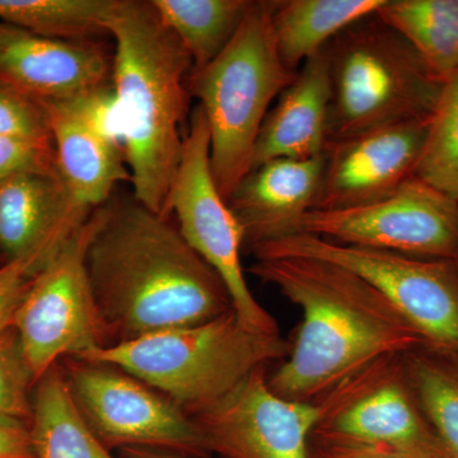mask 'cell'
I'll return each instance as SVG.
<instances>
[{
    "label": "cell",
    "instance_id": "obj_1",
    "mask_svg": "<svg viewBox=\"0 0 458 458\" xmlns=\"http://www.w3.org/2000/svg\"><path fill=\"white\" fill-rule=\"evenodd\" d=\"M171 218L135 199L104 205L86 262L107 346L205 324L233 310L221 276Z\"/></svg>",
    "mask_w": 458,
    "mask_h": 458
},
{
    "label": "cell",
    "instance_id": "obj_2",
    "mask_svg": "<svg viewBox=\"0 0 458 458\" xmlns=\"http://www.w3.org/2000/svg\"><path fill=\"white\" fill-rule=\"evenodd\" d=\"M249 271L302 311L288 357L267 377L286 400L315 403L373 361L429 346L387 298L337 265L262 259Z\"/></svg>",
    "mask_w": 458,
    "mask_h": 458
},
{
    "label": "cell",
    "instance_id": "obj_3",
    "mask_svg": "<svg viewBox=\"0 0 458 458\" xmlns=\"http://www.w3.org/2000/svg\"><path fill=\"white\" fill-rule=\"evenodd\" d=\"M113 89L134 199L170 218L168 203L182 155L191 57L152 2L114 0Z\"/></svg>",
    "mask_w": 458,
    "mask_h": 458
},
{
    "label": "cell",
    "instance_id": "obj_4",
    "mask_svg": "<svg viewBox=\"0 0 458 458\" xmlns=\"http://www.w3.org/2000/svg\"><path fill=\"white\" fill-rule=\"evenodd\" d=\"M274 0H255L225 49L191 69L190 96L199 99L210 131V170L225 201L251 171L255 144L269 107L297 72L286 68L273 32Z\"/></svg>",
    "mask_w": 458,
    "mask_h": 458
},
{
    "label": "cell",
    "instance_id": "obj_5",
    "mask_svg": "<svg viewBox=\"0 0 458 458\" xmlns=\"http://www.w3.org/2000/svg\"><path fill=\"white\" fill-rule=\"evenodd\" d=\"M289 352L291 343L250 330L231 310L205 324L105 346L78 358L119 367L194 417L255 369L285 360Z\"/></svg>",
    "mask_w": 458,
    "mask_h": 458
},
{
    "label": "cell",
    "instance_id": "obj_6",
    "mask_svg": "<svg viewBox=\"0 0 458 458\" xmlns=\"http://www.w3.org/2000/svg\"><path fill=\"white\" fill-rule=\"evenodd\" d=\"M324 51L331 83L328 143L429 119L443 83L376 13L344 30Z\"/></svg>",
    "mask_w": 458,
    "mask_h": 458
},
{
    "label": "cell",
    "instance_id": "obj_7",
    "mask_svg": "<svg viewBox=\"0 0 458 458\" xmlns=\"http://www.w3.org/2000/svg\"><path fill=\"white\" fill-rule=\"evenodd\" d=\"M255 260L307 258L349 270L387 298L429 346L458 352L456 262L343 245L311 234H286L249 247Z\"/></svg>",
    "mask_w": 458,
    "mask_h": 458
},
{
    "label": "cell",
    "instance_id": "obj_8",
    "mask_svg": "<svg viewBox=\"0 0 458 458\" xmlns=\"http://www.w3.org/2000/svg\"><path fill=\"white\" fill-rule=\"evenodd\" d=\"M104 205L74 229L36 274L14 315L12 327L35 384L65 358L107 346L86 262Z\"/></svg>",
    "mask_w": 458,
    "mask_h": 458
},
{
    "label": "cell",
    "instance_id": "obj_9",
    "mask_svg": "<svg viewBox=\"0 0 458 458\" xmlns=\"http://www.w3.org/2000/svg\"><path fill=\"white\" fill-rule=\"evenodd\" d=\"M209 158V125L198 105L190 117L168 213L190 247L221 276L241 322L255 333L280 335L278 322L247 284L241 264L242 228L214 182Z\"/></svg>",
    "mask_w": 458,
    "mask_h": 458
},
{
    "label": "cell",
    "instance_id": "obj_10",
    "mask_svg": "<svg viewBox=\"0 0 458 458\" xmlns=\"http://www.w3.org/2000/svg\"><path fill=\"white\" fill-rule=\"evenodd\" d=\"M59 366L81 417L108 450L164 448L209 458L192 418L137 377L73 357Z\"/></svg>",
    "mask_w": 458,
    "mask_h": 458
},
{
    "label": "cell",
    "instance_id": "obj_11",
    "mask_svg": "<svg viewBox=\"0 0 458 458\" xmlns=\"http://www.w3.org/2000/svg\"><path fill=\"white\" fill-rule=\"evenodd\" d=\"M293 233L456 262L458 201L412 176L390 197L375 203L349 209L309 210L283 236Z\"/></svg>",
    "mask_w": 458,
    "mask_h": 458
},
{
    "label": "cell",
    "instance_id": "obj_12",
    "mask_svg": "<svg viewBox=\"0 0 458 458\" xmlns=\"http://www.w3.org/2000/svg\"><path fill=\"white\" fill-rule=\"evenodd\" d=\"M328 411L271 390L267 367L255 369L222 400L194 415L208 454L222 458H309L310 437Z\"/></svg>",
    "mask_w": 458,
    "mask_h": 458
},
{
    "label": "cell",
    "instance_id": "obj_13",
    "mask_svg": "<svg viewBox=\"0 0 458 458\" xmlns=\"http://www.w3.org/2000/svg\"><path fill=\"white\" fill-rule=\"evenodd\" d=\"M325 396L328 411L312 433L400 454L443 445L412 394L403 355L373 361Z\"/></svg>",
    "mask_w": 458,
    "mask_h": 458
},
{
    "label": "cell",
    "instance_id": "obj_14",
    "mask_svg": "<svg viewBox=\"0 0 458 458\" xmlns=\"http://www.w3.org/2000/svg\"><path fill=\"white\" fill-rule=\"evenodd\" d=\"M428 122L394 123L330 141L313 209H349L394 194L414 176Z\"/></svg>",
    "mask_w": 458,
    "mask_h": 458
},
{
    "label": "cell",
    "instance_id": "obj_15",
    "mask_svg": "<svg viewBox=\"0 0 458 458\" xmlns=\"http://www.w3.org/2000/svg\"><path fill=\"white\" fill-rule=\"evenodd\" d=\"M110 86L113 62L98 42L53 40L0 22V89L40 104Z\"/></svg>",
    "mask_w": 458,
    "mask_h": 458
},
{
    "label": "cell",
    "instance_id": "obj_16",
    "mask_svg": "<svg viewBox=\"0 0 458 458\" xmlns=\"http://www.w3.org/2000/svg\"><path fill=\"white\" fill-rule=\"evenodd\" d=\"M93 210L81 207L60 171H29L0 183V250L49 262Z\"/></svg>",
    "mask_w": 458,
    "mask_h": 458
},
{
    "label": "cell",
    "instance_id": "obj_17",
    "mask_svg": "<svg viewBox=\"0 0 458 458\" xmlns=\"http://www.w3.org/2000/svg\"><path fill=\"white\" fill-rule=\"evenodd\" d=\"M324 165L325 155L279 158L249 172L227 201L242 228L245 246L283 236L292 223L315 208Z\"/></svg>",
    "mask_w": 458,
    "mask_h": 458
},
{
    "label": "cell",
    "instance_id": "obj_18",
    "mask_svg": "<svg viewBox=\"0 0 458 458\" xmlns=\"http://www.w3.org/2000/svg\"><path fill=\"white\" fill-rule=\"evenodd\" d=\"M55 148L57 167L72 197L95 210L110 200L122 181H131L123 148L87 119L77 98L40 102Z\"/></svg>",
    "mask_w": 458,
    "mask_h": 458
},
{
    "label": "cell",
    "instance_id": "obj_19",
    "mask_svg": "<svg viewBox=\"0 0 458 458\" xmlns=\"http://www.w3.org/2000/svg\"><path fill=\"white\" fill-rule=\"evenodd\" d=\"M330 72L325 51L298 69L262 123L251 171L273 159H310L325 155L328 144Z\"/></svg>",
    "mask_w": 458,
    "mask_h": 458
},
{
    "label": "cell",
    "instance_id": "obj_20",
    "mask_svg": "<svg viewBox=\"0 0 458 458\" xmlns=\"http://www.w3.org/2000/svg\"><path fill=\"white\" fill-rule=\"evenodd\" d=\"M385 0H276L273 32L286 68L297 72L352 23L375 14Z\"/></svg>",
    "mask_w": 458,
    "mask_h": 458
},
{
    "label": "cell",
    "instance_id": "obj_21",
    "mask_svg": "<svg viewBox=\"0 0 458 458\" xmlns=\"http://www.w3.org/2000/svg\"><path fill=\"white\" fill-rule=\"evenodd\" d=\"M30 428L36 458H117L81 417L59 364L35 385Z\"/></svg>",
    "mask_w": 458,
    "mask_h": 458
},
{
    "label": "cell",
    "instance_id": "obj_22",
    "mask_svg": "<svg viewBox=\"0 0 458 458\" xmlns=\"http://www.w3.org/2000/svg\"><path fill=\"white\" fill-rule=\"evenodd\" d=\"M377 16L414 47L437 80L458 71V0H385Z\"/></svg>",
    "mask_w": 458,
    "mask_h": 458
},
{
    "label": "cell",
    "instance_id": "obj_23",
    "mask_svg": "<svg viewBox=\"0 0 458 458\" xmlns=\"http://www.w3.org/2000/svg\"><path fill=\"white\" fill-rule=\"evenodd\" d=\"M157 13L191 57L192 69L212 63L242 25L252 0H152Z\"/></svg>",
    "mask_w": 458,
    "mask_h": 458
},
{
    "label": "cell",
    "instance_id": "obj_24",
    "mask_svg": "<svg viewBox=\"0 0 458 458\" xmlns=\"http://www.w3.org/2000/svg\"><path fill=\"white\" fill-rule=\"evenodd\" d=\"M403 364L428 424L458 457V352L420 346L403 354Z\"/></svg>",
    "mask_w": 458,
    "mask_h": 458
},
{
    "label": "cell",
    "instance_id": "obj_25",
    "mask_svg": "<svg viewBox=\"0 0 458 458\" xmlns=\"http://www.w3.org/2000/svg\"><path fill=\"white\" fill-rule=\"evenodd\" d=\"M114 0H0V22L71 42H96L108 33Z\"/></svg>",
    "mask_w": 458,
    "mask_h": 458
},
{
    "label": "cell",
    "instance_id": "obj_26",
    "mask_svg": "<svg viewBox=\"0 0 458 458\" xmlns=\"http://www.w3.org/2000/svg\"><path fill=\"white\" fill-rule=\"evenodd\" d=\"M414 177L458 201V71L442 84Z\"/></svg>",
    "mask_w": 458,
    "mask_h": 458
},
{
    "label": "cell",
    "instance_id": "obj_27",
    "mask_svg": "<svg viewBox=\"0 0 458 458\" xmlns=\"http://www.w3.org/2000/svg\"><path fill=\"white\" fill-rule=\"evenodd\" d=\"M35 379L27 367L14 327L0 331V417L32 418V388Z\"/></svg>",
    "mask_w": 458,
    "mask_h": 458
},
{
    "label": "cell",
    "instance_id": "obj_28",
    "mask_svg": "<svg viewBox=\"0 0 458 458\" xmlns=\"http://www.w3.org/2000/svg\"><path fill=\"white\" fill-rule=\"evenodd\" d=\"M0 137L53 141L40 105L4 89H0Z\"/></svg>",
    "mask_w": 458,
    "mask_h": 458
},
{
    "label": "cell",
    "instance_id": "obj_29",
    "mask_svg": "<svg viewBox=\"0 0 458 458\" xmlns=\"http://www.w3.org/2000/svg\"><path fill=\"white\" fill-rule=\"evenodd\" d=\"M57 170L53 141L0 137V183L23 172Z\"/></svg>",
    "mask_w": 458,
    "mask_h": 458
},
{
    "label": "cell",
    "instance_id": "obj_30",
    "mask_svg": "<svg viewBox=\"0 0 458 458\" xmlns=\"http://www.w3.org/2000/svg\"><path fill=\"white\" fill-rule=\"evenodd\" d=\"M47 264L40 259H13L0 265V331L12 327L32 279Z\"/></svg>",
    "mask_w": 458,
    "mask_h": 458
},
{
    "label": "cell",
    "instance_id": "obj_31",
    "mask_svg": "<svg viewBox=\"0 0 458 458\" xmlns=\"http://www.w3.org/2000/svg\"><path fill=\"white\" fill-rule=\"evenodd\" d=\"M309 458H403L396 452L328 438L312 433L309 442Z\"/></svg>",
    "mask_w": 458,
    "mask_h": 458
},
{
    "label": "cell",
    "instance_id": "obj_32",
    "mask_svg": "<svg viewBox=\"0 0 458 458\" xmlns=\"http://www.w3.org/2000/svg\"><path fill=\"white\" fill-rule=\"evenodd\" d=\"M0 458H36L30 423L0 417Z\"/></svg>",
    "mask_w": 458,
    "mask_h": 458
},
{
    "label": "cell",
    "instance_id": "obj_33",
    "mask_svg": "<svg viewBox=\"0 0 458 458\" xmlns=\"http://www.w3.org/2000/svg\"><path fill=\"white\" fill-rule=\"evenodd\" d=\"M119 454L120 458H207L152 447H126L120 450Z\"/></svg>",
    "mask_w": 458,
    "mask_h": 458
},
{
    "label": "cell",
    "instance_id": "obj_34",
    "mask_svg": "<svg viewBox=\"0 0 458 458\" xmlns=\"http://www.w3.org/2000/svg\"><path fill=\"white\" fill-rule=\"evenodd\" d=\"M403 458H458L451 454L445 445L434 448V450L419 452V454H401Z\"/></svg>",
    "mask_w": 458,
    "mask_h": 458
},
{
    "label": "cell",
    "instance_id": "obj_35",
    "mask_svg": "<svg viewBox=\"0 0 458 458\" xmlns=\"http://www.w3.org/2000/svg\"><path fill=\"white\" fill-rule=\"evenodd\" d=\"M456 265H457V267H458V260L456 261Z\"/></svg>",
    "mask_w": 458,
    "mask_h": 458
}]
</instances>
